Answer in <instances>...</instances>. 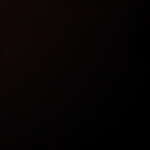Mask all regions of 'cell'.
I'll list each match as a JSON object with an SVG mask.
<instances>
[]
</instances>
